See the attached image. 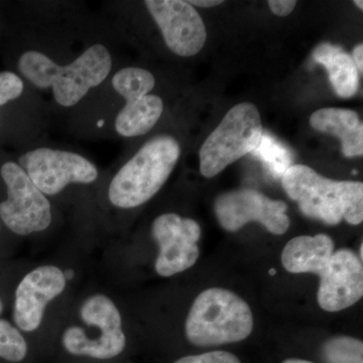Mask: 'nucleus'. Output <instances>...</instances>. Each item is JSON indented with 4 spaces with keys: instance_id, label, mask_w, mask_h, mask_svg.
<instances>
[{
    "instance_id": "0eeeda50",
    "label": "nucleus",
    "mask_w": 363,
    "mask_h": 363,
    "mask_svg": "<svg viewBox=\"0 0 363 363\" xmlns=\"http://www.w3.org/2000/svg\"><path fill=\"white\" fill-rule=\"evenodd\" d=\"M1 177L6 185L7 199L0 203V218L7 228L26 236L51 225V203L20 164L13 162L2 164Z\"/></svg>"
},
{
    "instance_id": "a878e982",
    "label": "nucleus",
    "mask_w": 363,
    "mask_h": 363,
    "mask_svg": "<svg viewBox=\"0 0 363 363\" xmlns=\"http://www.w3.org/2000/svg\"><path fill=\"white\" fill-rule=\"evenodd\" d=\"M281 363H315L312 362H308V360L305 359H298V358H289V359H286L285 362Z\"/></svg>"
},
{
    "instance_id": "a211bd4d",
    "label": "nucleus",
    "mask_w": 363,
    "mask_h": 363,
    "mask_svg": "<svg viewBox=\"0 0 363 363\" xmlns=\"http://www.w3.org/2000/svg\"><path fill=\"white\" fill-rule=\"evenodd\" d=\"M252 154L266 164L274 177H283L292 164V155L274 136L262 131L259 147Z\"/></svg>"
},
{
    "instance_id": "1a4fd4ad",
    "label": "nucleus",
    "mask_w": 363,
    "mask_h": 363,
    "mask_svg": "<svg viewBox=\"0 0 363 363\" xmlns=\"http://www.w3.org/2000/svg\"><path fill=\"white\" fill-rule=\"evenodd\" d=\"M285 202L277 201L252 189L230 191L217 197L214 211L225 230H240L252 221L259 222L274 235L286 233L290 218Z\"/></svg>"
},
{
    "instance_id": "aec40b11",
    "label": "nucleus",
    "mask_w": 363,
    "mask_h": 363,
    "mask_svg": "<svg viewBox=\"0 0 363 363\" xmlns=\"http://www.w3.org/2000/svg\"><path fill=\"white\" fill-rule=\"evenodd\" d=\"M28 344L20 331L6 320H0V357L18 362L26 357Z\"/></svg>"
},
{
    "instance_id": "5701e85b",
    "label": "nucleus",
    "mask_w": 363,
    "mask_h": 363,
    "mask_svg": "<svg viewBox=\"0 0 363 363\" xmlns=\"http://www.w3.org/2000/svg\"><path fill=\"white\" fill-rule=\"evenodd\" d=\"M297 1L294 0H271L269 1V9L272 13L279 16H286L295 9Z\"/></svg>"
},
{
    "instance_id": "412c9836",
    "label": "nucleus",
    "mask_w": 363,
    "mask_h": 363,
    "mask_svg": "<svg viewBox=\"0 0 363 363\" xmlns=\"http://www.w3.org/2000/svg\"><path fill=\"white\" fill-rule=\"evenodd\" d=\"M23 88L20 76L11 71L0 72V107L21 97Z\"/></svg>"
},
{
    "instance_id": "9d476101",
    "label": "nucleus",
    "mask_w": 363,
    "mask_h": 363,
    "mask_svg": "<svg viewBox=\"0 0 363 363\" xmlns=\"http://www.w3.org/2000/svg\"><path fill=\"white\" fill-rule=\"evenodd\" d=\"M152 234L160 247L155 264L160 276H175L194 266L199 259L201 228L197 221L175 213L162 214L152 223Z\"/></svg>"
},
{
    "instance_id": "20e7f679",
    "label": "nucleus",
    "mask_w": 363,
    "mask_h": 363,
    "mask_svg": "<svg viewBox=\"0 0 363 363\" xmlns=\"http://www.w3.org/2000/svg\"><path fill=\"white\" fill-rule=\"evenodd\" d=\"M247 303L226 289L211 288L197 296L186 320V336L201 347L240 342L252 334Z\"/></svg>"
},
{
    "instance_id": "423d86ee",
    "label": "nucleus",
    "mask_w": 363,
    "mask_h": 363,
    "mask_svg": "<svg viewBox=\"0 0 363 363\" xmlns=\"http://www.w3.org/2000/svg\"><path fill=\"white\" fill-rule=\"evenodd\" d=\"M80 317L86 325L99 329L93 340L78 333L76 326L64 332L62 342L69 353L78 357L109 359L121 354L125 348V334L121 329L123 319L116 304L104 295L88 298L80 309Z\"/></svg>"
},
{
    "instance_id": "393cba45",
    "label": "nucleus",
    "mask_w": 363,
    "mask_h": 363,
    "mask_svg": "<svg viewBox=\"0 0 363 363\" xmlns=\"http://www.w3.org/2000/svg\"><path fill=\"white\" fill-rule=\"evenodd\" d=\"M188 2L192 6H196L203 7V9H209V7L220 6V4H223V1H221V0H191V1Z\"/></svg>"
},
{
    "instance_id": "f8f14e48",
    "label": "nucleus",
    "mask_w": 363,
    "mask_h": 363,
    "mask_svg": "<svg viewBox=\"0 0 363 363\" xmlns=\"http://www.w3.org/2000/svg\"><path fill=\"white\" fill-rule=\"evenodd\" d=\"M318 276L317 301L324 311H342L362 298V260L352 250L343 248L334 252Z\"/></svg>"
},
{
    "instance_id": "bb28decb",
    "label": "nucleus",
    "mask_w": 363,
    "mask_h": 363,
    "mask_svg": "<svg viewBox=\"0 0 363 363\" xmlns=\"http://www.w3.org/2000/svg\"><path fill=\"white\" fill-rule=\"evenodd\" d=\"M74 272L72 269H68V271L64 272V276H65L66 281L67 279H72L74 278Z\"/></svg>"
},
{
    "instance_id": "2eb2a0df",
    "label": "nucleus",
    "mask_w": 363,
    "mask_h": 363,
    "mask_svg": "<svg viewBox=\"0 0 363 363\" xmlns=\"http://www.w3.org/2000/svg\"><path fill=\"white\" fill-rule=\"evenodd\" d=\"M314 130L337 136L346 157L363 155V125L357 112L351 109L322 108L310 117Z\"/></svg>"
},
{
    "instance_id": "dca6fc26",
    "label": "nucleus",
    "mask_w": 363,
    "mask_h": 363,
    "mask_svg": "<svg viewBox=\"0 0 363 363\" xmlns=\"http://www.w3.org/2000/svg\"><path fill=\"white\" fill-rule=\"evenodd\" d=\"M123 97L125 104L116 116V133L123 138H135L152 130L164 111L162 98L143 93H128Z\"/></svg>"
},
{
    "instance_id": "c85d7f7f",
    "label": "nucleus",
    "mask_w": 363,
    "mask_h": 363,
    "mask_svg": "<svg viewBox=\"0 0 363 363\" xmlns=\"http://www.w3.org/2000/svg\"><path fill=\"white\" fill-rule=\"evenodd\" d=\"M2 309H4V303H2L1 298H0V314H1Z\"/></svg>"
},
{
    "instance_id": "39448f33",
    "label": "nucleus",
    "mask_w": 363,
    "mask_h": 363,
    "mask_svg": "<svg viewBox=\"0 0 363 363\" xmlns=\"http://www.w3.org/2000/svg\"><path fill=\"white\" fill-rule=\"evenodd\" d=\"M262 131V118L255 104L242 102L233 106L200 149L202 175L213 178L229 164L252 152L259 147Z\"/></svg>"
},
{
    "instance_id": "7ed1b4c3",
    "label": "nucleus",
    "mask_w": 363,
    "mask_h": 363,
    "mask_svg": "<svg viewBox=\"0 0 363 363\" xmlns=\"http://www.w3.org/2000/svg\"><path fill=\"white\" fill-rule=\"evenodd\" d=\"M180 156V143L176 138L155 136L112 178L109 201L121 209H131L150 201L168 181Z\"/></svg>"
},
{
    "instance_id": "4468645a",
    "label": "nucleus",
    "mask_w": 363,
    "mask_h": 363,
    "mask_svg": "<svg viewBox=\"0 0 363 363\" xmlns=\"http://www.w3.org/2000/svg\"><path fill=\"white\" fill-rule=\"evenodd\" d=\"M335 252V245L327 234L302 235L286 243L281 264L292 274H319Z\"/></svg>"
},
{
    "instance_id": "9b49d317",
    "label": "nucleus",
    "mask_w": 363,
    "mask_h": 363,
    "mask_svg": "<svg viewBox=\"0 0 363 363\" xmlns=\"http://www.w3.org/2000/svg\"><path fill=\"white\" fill-rule=\"evenodd\" d=\"M145 4L174 54L192 57L201 51L207 32L194 6L183 0H147Z\"/></svg>"
},
{
    "instance_id": "4be33fe9",
    "label": "nucleus",
    "mask_w": 363,
    "mask_h": 363,
    "mask_svg": "<svg viewBox=\"0 0 363 363\" xmlns=\"http://www.w3.org/2000/svg\"><path fill=\"white\" fill-rule=\"evenodd\" d=\"M174 363H241L235 355L227 351H211L198 355L182 357Z\"/></svg>"
},
{
    "instance_id": "b1692460",
    "label": "nucleus",
    "mask_w": 363,
    "mask_h": 363,
    "mask_svg": "<svg viewBox=\"0 0 363 363\" xmlns=\"http://www.w3.org/2000/svg\"><path fill=\"white\" fill-rule=\"evenodd\" d=\"M353 62H354L355 66H357L358 72L362 74L363 72V45L362 44L357 45V47L353 49L352 52Z\"/></svg>"
},
{
    "instance_id": "f3484780",
    "label": "nucleus",
    "mask_w": 363,
    "mask_h": 363,
    "mask_svg": "<svg viewBox=\"0 0 363 363\" xmlns=\"http://www.w3.org/2000/svg\"><path fill=\"white\" fill-rule=\"evenodd\" d=\"M313 58L328 72L336 94L341 98H351L359 88V72L348 52L338 45L323 43L313 51Z\"/></svg>"
},
{
    "instance_id": "f257e3e1",
    "label": "nucleus",
    "mask_w": 363,
    "mask_h": 363,
    "mask_svg": "<svg viewBox=\"0 0 363 363\" xmlns=\"http://www.w3.org/2000/svg\"><path fill=\"white\" fill-rule=\"evenodd\" d=\"M112 57L102 44L90 45L68 65L62 66L44 52L26 51L18 62V71L35 87L52 88L57 104L72 107L92 88L101 85L112 70Z\"/></svg>"
},
{
    "instance_id": "f03ea898",
    "label": "nucleus",
    "mask_w": 363,
    "mask_h": 363,
    "mask_svg": "<svg viewBox=\"0 0 363 363\" xmlns=\"http://www.w3.org/2000/svg\"><path fill=\"white\" fill-rule=\"evenodd\" d=\"M281 184L310 218L329 225H337L342 219L351 225L363 220L362 182L331 180L305 164H293L281 177Z\"/></svg>"
},
{
    "instance_id": "6ab92c4d",
    "label": "nucleus",
    "mask_w": 363,
    "mask_h": 363,
    "mask_svg": "<svg viewBox=\"0 0 363 363\" xmlns=\"http://www.w3.org/2000/svg\"><path fill=\"white\" fill-rule=\"evenodd\" d=\"M321 357L325 363H363V343L350 336H336L323 344Z\"/></svg>"
},
{
    "instance_id": "6e6552de",
    "label": "nucleus",
    "mask_w": 363,
    "mask_h": 363,
    "mask_svg": "<svg viewBox=\"0 0 363 363\" xmlns=\"http://www.w3.org/2000/svg\"><path fill=\"white\" fill-rule=\"evenodd\" d=\"M18 164L44 195L55 196L71 184L97 180V167L87 157L69 150L39 147L26 152Z\"/></svg>"
},
{
    "instance_id": "cd10ccee",
    "label": "nucleus",
    "mask_w": 363,
    "mask_h": 363,
    "mask_svg": "<svg viewBox=\"0 0 363 363\" xmlns=\"http://www.w3.org/2000/svg\"><path fill=\"white\" fill-rule=\"evenodd\" d=\"M355 6L358 7V9H360V11H362L363 9V2L362 0H355L354 1Z\"/></svg>"
},
{
    "instance_id": "ddd939ff",
    "label": "nucleus",
    "mask_w": 363,
    "mask_h": 363,
    "mask_svg": "<svg viewBox=\"0 0 363 363\" xmlns=\"http://www.w3.org/2000/svg\"><path fill=\"white\" fill-rule=\"evenodd\" d=\"M64 272L54 266L33 269L21 279L16 291L13 319L21 330L33 332L42 323L45 307L64 292Z\"/></svg>"
}]
</instances>
